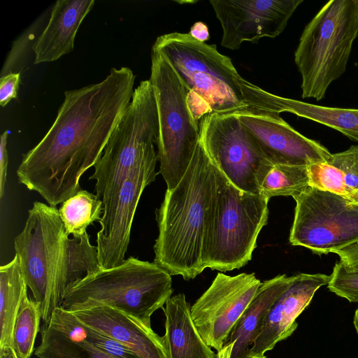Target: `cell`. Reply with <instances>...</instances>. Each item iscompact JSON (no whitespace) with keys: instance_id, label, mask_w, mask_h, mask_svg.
<instances>
[{"instance_id":"6da1fadb","label":"cell","mask_w":358,"mask_h":358,"mask_svg":"<svg viewBox=\"0 0 358 358\" xmlns=\"http://www.w3.org/2000/svg\"><path fill=\"white\" fill-rule=\"evenodd\" d=\"M135 75L112 68L102 81L65 91L44 137L23 155L18 182L56 206L80 189L81 176L94 166L132 99Z\"/></svg>"},{"instance_id":"7a4b0ae2","label":"cell","mask_w":358,"mask_h":358,"mask_svg":"<svg viewBox=\"0 0 358 358\" xmlns=\"http://www.w3.org/2000/svg\"><path fill=\"white\" fill-rule=\"evenodd\" d=\"M69 236L59 209L35 201L14 240L23 278L45 324L60 307L68 288L101 268L97 248L90 243L87 233L80 238Z\"/></svg>"},{"instance_id":"3957f363","label":"cell","mask_w":358,"mask_h":358,"mask_svg":"<svg viewBox=\"0 0 358 358\" xmlns=\"http://www.w3.org/2000/svg\"><path fill=\"white\" fill-rule=\"evenodd\" d=\"M218 185L219 170L200 140L185 175L166 189L156 210L154 262L171 275L189 280L205 269L204 243Z\"/></svg>"},{"instance_id":"277c9868","label":"cell","mask_w":358,"mask_h":358,"mask_svg":"<svg viewBox=\"0 0 358 358\" xmlns=\"http://www.w3.org/2000/svg\"><path fill=\"white\" fill-rule=\"evenodd\" d=\"M173 293L171 275L155 262L129 257L120 265L86 275L66 290L60 307L69 312L108 306L148 329L151 316Z\"/></svg>"},{"instance_id":"5b68a950","label":"cell","mask_w":358,"mask_h":358,"mask_svg":"<svg viewBox=\"0 0 358 358\" xmlns=\"http://www.w3.org/2000/svg\"><path fill=\"white\" fill-rule=\"evenodd\" d=\"M162 54L189 90L190 109L196 103L201 117L208 113L238 114L250 108L243 78L231 59L189 33L159 36L152 49Z\"/></svg>"},{"instance_id":"8992f818","label":"cell","mask_w":358,"mask_h":358,"mask_svg":"<svg viewBox=\"0 0 358 358\" xmlns=\"http://www.w3.org/2000/svg\"><path fill=\"white\" fill-rule=\"evenodd\" d=\"M358 36V0L328 1L306 26L294 53L301 96L323 99L345 71Z\"/></svg>"},{"instance_id":"52a82bcc","label":"cell","mask_w":358,"mask_h":358,"mask_svg":"<svg viewBox=\"0 0 358 358\" xmlns=\"http://www.w3.org/2000/svg\"><path fill=\"white\" fill-rule=\"evenodd\" d=\"M159 137L157 103L150 81H141L110 136L90 177L95 180L96 196L103 210L115 199L123 180L140 165L158 161L155 149Z\"/></svg>"},{"instance_id":"ba28073f","label":"cell","mask_w":358,"mask_h":358,"mask_svg":"<svg viewBox=\"0 0 358 358\" xmlns=\"http://www.w3.org/2000/svg\"><path fill=\"white\" fill-rule=\"evenodd\" d=\"M268 201L260 193L238 189L219 171L217 196L204 243L205 268L229 271L251 260L258 235L267 224Z\"/></svg>"},{"instance_id":"9c48e42d","label":"cell","mask_w":358,"mask_h":358,"mask_svg":"<svg viewBox=\"0 0 358 358\" xmlns=\"http://www.w3.org/2000/svg\"><path fill=\"white\" fill-rule=\"evenodd\" d=\"M152 85L157 103L159 173L167 189H174L187 171L200 141V129L189 106V90L159 52L152 50Z\"/></svg>"},{"instance_id":"30bf717a","label":"cell","mask_w":358,"mask_h":358,"mask_svg":"<svg viewBox=\"0 0 358 358\" xmlns=\"http://www.w3.org/2000/svg\"><path fill=\"white\" fill-rule=\"evenodd\" d=\"M294 199L292 245L322 255L335 253L358 242V203L310 186Z\"/></svg>"},{"instance_id":"8fae6325","label":"cell","mask_w":358,"mask_h":358,"mask_svg":"<svg viewBox=\"0 0 358 358\" xmlns=\"http://www.w3.org/2000/svg\"><path fill=\"white\" fill-rule=\"evenodd\" d=\"M200 140L215 166L238 189L259 194L258 179L271 163L237 114L208 113L199 124Z\"/></svg>"},{"instance_id":"7c38bea8","label":"cell","mask_w":358,"mask_h":358,"mask_svg":"<svg viewBox=\"0 0 358 358\" xmlns=\"http://www.w3.org/2000/svg\"><path fill=\"white\" fill-rule=\"evenodd\" d=\"M261 283L254 273L217 274L190 309L193 322L209 347L217 352L222 349Z\"/></svg>"},{"instance_id":"4fadbf2b","label":"cell","mask_w":358,"mask_h":358,"mask_svg":"<svg viewBox=\"0 0 358 358\" xmlns=\"http://www.w3.org/2000/svg\"><path fill=\"white\" fill-rule=\"evenodd\" d=\"M303 0H210L219 20L221 45L238 50L245 41L257 43L264 37L275 38Z\"/></svg>"},{"instance_id":"5bb4252c","label":"cell","mask_w":358,"mask_h":358,"mask_svg":"<svg viewBox=\"0 0 358 358\" xmlns=\"http://www.w3.org/2000/svg\"><path fill=\"white\" fill-rule=\"evenodd\" d=\"M157 162L144 163L128 174L111 205L103 210L96 235L102 268L117 266L125 260L136 210L143 190L155 180Z\"/></svg>"},{"instance_id":"9a60e30c","label":"cell","mask_w":358,"mask_h":358,"mask_svg":"<svg viewBox=\"0 0 358 358\" xmlns=\"http://www.w3.org/2000/svg\"><path fill=\"white\" fill-rule=\"evenodd\" d=\"M272 164L309 166L326 162L331 153L292 128L280 115L245 111L237 114Z\"/></svg>"},{"instance_id":"2e32d148","label":"cell","mask_w":358,"mask_h":358,"mask_svg":"<svg viewBox=\"0 0 358 358\" xmlns=\"http://www.w3.org/2000/svg\"><path fill=\"white\" fill-rule=\"evenodd\" d=\"M330 275L322 273L292 275L289 287L271 306L248 355L265 357V352L289 337L298 327L297 317L310 304L316 291L328 285Z\"/></svg>"},{"instance_id":"e0dca14e","label":"cell","mask_w":358,"mask_h":358,"mask_svg":"<svg viewBox=\"0 0 358 358\" xmlns=\"http://www.w3.org/2000/svg\"><path fill=\"white\" fill-rule=\"evenodd\" d=\"M71 313L87 326L127 347L138 358H167L162 336L122 311L102 306Z\"/></svg>"},{"instance_id":"ac0fdd59","label":"cell","mask_w":358,"mask_h":358,"mask_svg":"<svg viewBox=\"0 0 358 358\" xmlns=\"http://www.w3.org/2000/svg\"><path fill=\"white\" fill-rule=\"evenodd\" d=\"M247 97L250 107L257 112L273 115L292 113L336 129L358 142V109L321 106L285 98L251 83L247 87Z\"/></svg>"},{"instance_id":"d6986e66","label":"cell","mask_w":358,"mask_h":358,"mask_svg":"<svg viewBox=\"0 0 358 358\" xmlns=\"http://www.w3.org/2000/svg\"><path fill=\"white\" fill-rule=\"evenodd\" d=\"M94 0H58L49 20L34 43V64L54 62L73 50L78 28Z\"/></svg>"},{"instance_id":"ffe728a7","label":"cell","mask_w":358,"mask_h":358,"mask_svg":"<svg viewBox=\"0 0 358 358\" xmlns=\"http://www.w3.org/2000/svg\"><path fill=\"white\" fill-rule=\"evenodd\" d=\"M162 309L166 318L162 339L167 358L217 357L196 327L183 293L171 296Z\"/></svg>"},{"instance_id":"44dd1931","label":"cell","mask_w":358,"mask_h":358,"mask_svg":"<svg viewBox=\"0 0 358 358\" xmlns=\"http://www.w3.org/2000/svg\"><path fill=\"white\" fill-rule=\"evenodd\" d=\"M292 276L278 275L261 283L253 299L233 328L225 345L231 344L229 358H246L271 306L287 289ZM224 347V346H223Z\"/></svg>"},{"instance_id":"7402d4cb","label":"cell","mask_w":358,"mask_h":358,"mask_svg":"<svg viewBox=\"0 0 358 358\" xmlns=\"http://www.w3.org/2000/svg\"><path fill=\"white\" fill-rule=\"evenodd\" d=\"M309 186L358 203V145L308 166Z\"/></svg>"},{"instance_id":"603a6c76","label":"cell","mask_w":358,"mask_h":358,"mask_svg":"<svg viewBox=\"0 0 358 358\" xmlns=\"http://www.w3.org/2000/svg\"><path fill=\"white\" fill-rule=\"evenodd\" d=\"M17 255L0 267V348L11 346L13 329L18 311L27 296Z\"/></svg>"},{"instance_id":"cb8c5ba5","label":"cell","mask_w":358,"mask_h":358,"mask_svg":"<svg viewBox=\"0 0 358 358\" xmlns=\"http://www.w3.org/2000/svg\"><path fill=\"white\" fill-rule=\"evenodd\" d=\"M48 324L71 339L83 341L117 358H138L124 345L87 326L71 312L56 308Z\"/></svg>"},{"instance_id":"d4e9b609","label":"cell","mask_w":358,"mask_h":358,"mask_svg":"<svg viewBox=\"0 0 358 358\" xmlns=\"http://www.w3.org/2000/svg\"><path fill=\"white\" fill-rule=\"evenodd\" d=\"M308 166L271 164L258 180L259 193L270 199L300 194L309 187Z\"/></svg>"},{"instance_id":"484cf974","label":"cell","mask_w":358,"mask_h":358,"mask_svg":"<svg viewBox=\"0 0 358 358\" xmlns=\"http://www.w3.org/2000/svg\"><path fill=\"white\" fill-rule=\"evenodd\" d=\"M59 212L67 234L80 238L90 225L101 220L103 204L96 194L80 189L62 203Z\"/></svg>"},{"instance_id":"4316f807","label":"cell","mask_w":358,"mask_h":358,"mask_svg":"<svg viewBox=\"0 0 358 358\" xmlns=\"http://www.w3.org/2000/svg\"><path fill=\"white\" fill-rule=\"evenodd\" d=\"M41 341L34 351L38 358H117L83 341L69 338L43 324Z\"/></svg>"},{"instance_id":"83f0119b","label":"cell","mask_w":358,"mask_h":358,"mask_svg":"<svg viewBox=\"0 0 358 358\" xmlns=\"http://www.w3.org/2000/svg\"><path fill=\"white\" fill-rule=\"evenodd\" d=\"M41 319L38 303L27 296L18 311L12 333L11 348L18 358H30L34 352Z\"/></svg>"},{"instance_id":"f1b7e54d","label":"cell","mask_w":358,"mask_h":358,"mask_svg":"<svg viewBox=\"0 0 358 358\" xmlns=\"http://www.w3.org/2000/svg\"><path fill=\"white\" fill-rule=\"evenodd\" d=\"M328 289L350 302H358V268L346 266L341 262L336 263Z\"/></svg>"},{"instance_id":"f546056e","label":"cell","mask_w":358,"mask_h":358,"mask_svg":"<svg viewBox=\"0 0 358 358\" xmlns=\"http://www.w3.org/2000/svg\"><path fill=\"white\" fill-rule=\"evenodd\" d=\"M37 24H33L27 29L20 36L13 42L12 48L9 52L3 66L1 77L10 73H15V70L21 66L26 58L30 45L35 38L37 31Z\"/></svg>"},{"instance_id":"4dcf8cb0","label":"cell","mask_w":358,"mask_h":358,"mask_svg":"<svg viewBox=\"0 0 358 358\" xmlns=\"http://www.w3.org/2000/svg\"><path fill=\"white\" fill-rule=\"evenodd\" d=\"M20 80L19 72L10 73L0 78V106H6L12 99L17 97Z\"/></svg>"},{"instance_id":"1f68e13d","label":"cell","mask_w":358,"mask_h":358,"mask_svg":"<svg viewBox=\"0 0 358 358\" xmlns=\"http://www.w3.org/2000/svg\"><path fill=\"white\" fill-rule=\"evenodd\" d=\"M8 131H5L1 135L0 143V198L1 199L4 194L6 182L7 168H8V151L7 139Z\"/></svg>"},{"instance_id":"d6a6232c","label":"cell","mask_w":358,"mask_h":358,"mask_svg":"<svg viewBox=\"0 0 358 358\" xmlns=\"http://www.w3.org/2000/svg\"><path fill=\"white\" fill-rule=\"evenodd\" d=\"M340 262L348 266L358 268V242L335 252Z\"/></svg>"},{"instance_id":"836d02e7","label":"cell","mask_w":358,"mask_h":358,"mask_svg":"<svg viewBox=\"0 0 358 358\" xmlns=\"http://www.w3.org/2000/svg\"><path fill=\"white\" fill-rule=\"evenodd\" d=\"M189 34L195 39L206 43L209 38V31L207 25L203 22H196L192 27Z\"/></svg>"},{"instance_id":"e575fe53","label":"cell","mask_w":358,"mask_h":358,"mask_svg":"<svg viewBox=\"0 0 358 358\" xmlns=\"http://www.w3.org/2000/svg\"><path fill=\"white\" fill-rule=\"evenodd\" d=\"M232 345L231 344H227L224 345L222 349L217 352V358H229L230 353L231 350ZM246 358H266V356L263 357H255V356H250L248 355Z\"/></svg>"},{"instance_id":"d590c367","label":"cell","mask_w":358,"mask_h":358,"mask_svg":"<svg viewBox=\"0 0 358 358\" xmlns=\"http://www.w3.org/2000/svg\"><path fill=\"white\" fill-rule=\"evenodd\" d=\"M0 358H18L11 346L0 348Z\"/></svg>"},{"instance_id":"8d00e7d4","label":"cell","mask_w":358,"mask_h":358,"mask_svg":"<svg viewBox=\"0 0 358 358\" xmlns=\"http://www.w3.org/2000/svg\"><path fill=\"white\" fill-rule=\"evenodd\" d=\"M353 324L355 328L356 332L358 334V308L356 310L353 319Z\"/></svg>"}]
</instances>
